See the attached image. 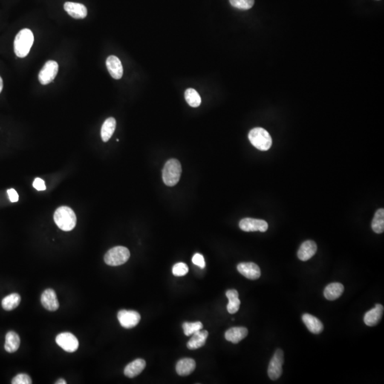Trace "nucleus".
Listing matches in <instances>:
<instances>
[{
    "mask_svg": "<svg viewBox=\"0 0 384 384\" xmlns=\"http://www.w3.org/2000/svg\"><path fill=\"white\" fill-rule=\"evenodd\" d=\"M34 37L32 31L24 29L18 32L14 42V50L17 57L24 58L30 53Z\"/></svg>",
    "mask_w": 384,
    "mask_h": 384,
    "instance_id": "1",
    "label": "nucleus"
},
{
    "mask_svg": "<svg viewBox=\"0 0 384 384\" xmlns=\"http://www.w3.org/2000/svg\"><path fill=\"white\" fill-rule=\"evenodd\" d=\"M53 219L58 227L64 232L73 230L77 221L74 212L68 206H61L56 209Z\"/></svg>",
    "mask_w": 384,
    "mask_h": 384,
    "instance_id": "2",
    "label": "nucleus"
},
{
    "mask_svg": "<svg viewBox=\"0 0 384 384\" xmlns=\"http://www.w3.org/2000/svg\"><path fill=\"white\" fill-rule=\"evenodd\" d=\"M181 174L180 162L175 159H171L166 162L162 169V180L167 186H173L180 181Z\"/></svg>",
    "mask_w": 384,
    "mask_h": 384,
    "instance_id": "3",
    "label": "nucleus"
},
{
    "mask_svg": "<svg viewBox=\"0 0 384 384\" xmlns=\"http://www.w3.org/2000/svg\"><path fill=\"white\" fill-rule=\"evenodd\" d=\"M249 138L252 145L261 151L268 150L273 143L268 132L262 128L252 129L249 133Z\"/></svg>",
    "mask_w": 384,
    "mask_h": 384,
    "instance_id": "4",
    "label": "nucleus"
},
{
    "mask_svg": "<svg viewBox=\"0 0 384 384\" xmlns=\"http://www.w3.org/2000/svg\"><path fill=\"white\" fill-rule=\"evenodd\" d=\"M130 250L124 246H116L110 249L104 257V261L108 266H119L129 260Z\"/></svg>",
    "mask_w": 384,
    "mask_h": 384,
    "instance_id": "5",
    "label": "nucleus"
},
{
    "mask_svg": "<svg viewBox=\"0 0 384 384\" xmlns=\"http://www.w3.org/2000/svg\"><path fill=\"white\" fill-rule=\"evenodd\" d=\"M283 363H284V354L282 350L278 349L270 360L267 369V374L271 380L275 381L281 377L283 373Z\"/></svg>",
    "mask_w": 384,
    "mask_h": 384,
    "instance_id": "6",
    "label": "nucleus"
},
{
    "mask_svg": "<svg viewBox=\"0 0 384 384\" xmlns=\"http://www.w3.org/2000/svg\"><path fill=\"white\" fill-rule=\"evenodd\" d=\"M59 71V64L55 61H48L44 64L39 74V81L42 85H48L54 80Z\"/></svg>",
    "mask_w": 384,
    "mask_h": 384,
    "instance_id": "7",
    "label": "nucleus"
},
{
    "mask_svg": "<svg viewBox=\"0 0 384 384\" xmlns=\"http://www.w3.org/2000/svg\"><path fill=\"white\" fill-rule=\"evenodd\" d=\"M56 342L61 348L67 352H75L79 348V340L76 336L70 333L59 334L56 336Z\"/></svg>",
    "mask_w": 384,
    "mask_h": 384,
    "instance_id": "8",
    "label": "nucleus"
},
{
    "mask_svg": "<svg viewBox=\"0 0 384 384\" xmlns=\"http://www.w3.org/2000/svg\"><path fill=\"white\" fill-rule=\"evenodd\" d=\"M117 319L122 327L125 329H131L138 324L141 317L137 312L122 310L117 313Z\"/></svg>",
    "mask_w": 384,
    "mask_h": 384,
    "instance_id": "9",
    "label": "nucleus"
},
{
    "mask_svg": "<svg viewBox=\"0 0 384 384\" xmlns=\"http://www.w3.org/2000/svg\"><path fill=\"white\" fill-rule=\"evenodd\" d=\"M239 227L243 232H266L268 229V224L264 220L245 218L239 223Z\"/></svg>",
    "mask_w": 384,
    "mask_h": 384,
    "instance_id": "10",
    "label": "nucleus"
},
{
    "mask_svg": "<svg viewBox=\"0 0 384 384\" xmlns=\"http://www.w3.org/2000/svg\"><path fill=\"white\" fill-rule=\"evenodd\" d=\"M237 270L241 275L249 280H257L261 277L259 266L254 263H241L237 266Z\"/></svg>",
    "mask_w": 384,
    "mask_h": 384,
    "instance_id": "11",
    "label": "nucleus"
},
{
    "mask_svg": "<svg viewBox=\"0 0 384 384\" xmlns=\"http://www.w3.org/2000/svg\"><path fill=\"white\" fill-rule=\"evenodd\" d=\"M41 302L43 307L49 311L54 312L59 309V302L54 290L47 289L44 290L41 297Z\"/></svg>",
    "mask_w": 384,
    "mask_h": 384,
    "instance_id": "12",
    "label": "nucleus"
},
{
    "mask_svg": "<svg viewBox=\"0 0 384 384\" xmlns=\"http://www.w3.org/2000/svg\"><path fill=\"white\" fill-rule=\"evenodd\" d=\"M64 7L66 12L74 19H84L88 15L86 7L80 3L67 1L64 4Z\"/></svg>",
    "mask_w": 384,
    "mask_h": 384,
    "instance_id": "13",
    "label": "nucleus"
},
{
    "mask_svg": "<svg viewBox=\"0 0 384 384\" xmlns=\"http://www.w3.org/2000/svg\"><path fill=\"white\" fill-rule=\"evenodd\" d=\"M107 68L114 79H121L123 75V68L121 61L116 56H110L106 60Z\"/></svg>",
    "mask_w": 384,
    "mask_h": 384,
    "instance_id": "14",
    "label": "nucleus"
},
{
    "mask_svg": "<svg viewBox=\"0 0 384 384\" xmlns=\"http://www.w3.org/2000/svg\"><path fill=\"white\" fill-rule=\"evenodd\" d=\"M384 313L383 305L377 304L372 310L367 312L364 317V323L368 327L377 325L382 319Z\"/></svg>",
    "mask_w": 384,
    "mask_h": 384,
    "instance_id": "15",
    "label": "nucleus"
},
{
    "mask_svg": "<svg viewBox=\"0 0 384 384\" xmlns=\"http://www.w3.org/2000/svg\"><path fill=\"white\" fill-rule=\"evenodd\" d=\"M317 250V246L315 241L310 240L304 241L298 250V258L302 261H308L315 255Z\"/></svg>",
    "mask_w": 384,
    "mask_h": 384,
    "instance_id": "16",
    "label": "nucleus"
},
{
    "mask_svg": "<svg viewBox=\"0 0 384 384\" xmlns=\"http://www.w3.org/2000/svg\"><path fill=\"white\" fill-rule=\"evenodd\" d=\"M249 331L246 327H232L225 333V338L229 342L234 344H238L246 337Z\"/></svg>",
    "mask_w": 384,
    "mask_h": 384,
    "instance_id": "17",
    "label": "nucleus"
},
{
    "mask_svg": "<svg viewBox=\"0 0 384 384\" xmlns=\"http://www.w3.org/2000/svg\"><path fill=\"white\" fill-rule=\"evenodd\" d=\"M146 367V362L144 359H137L128 364L124 369V374L128 378H134L141 374Z\"/></svg>",
    "mask_w": 384,
    "mask_h": 384,
    "instance_id": "18",
    "label": "nucleus"
},
{
    "mask_svg": "<svg viewBox=\"0 0 384 384\" xmlns=\"http://www.w3.org/2000/svg\"><path fill=\"white\" fill-rule=\"evenodd\" d=\"M196 368L195 361L190 358L180 359L176 366V371L180 376H185L192 374Z\"/></svg>",
    "mask_w": 384,
    "mask_h": 384,
    "instance_id": "19",
    "label": "nucleus"
},
{
    "mask_svg": "<svg viewBox=\"0 0 384 384\" xmlns=\"http://www.w3.org/2000/svg\"><path fill=\"white\" fill-rule=\"evenodd\" d=\"M302 321L312 333L319 334L323 331V324L313 315H310V314H304L302 316Z\"/></svg>",
    "mask_w": 384,
    "mask_h": 384,
    "instance_id": "20",
    "label": "nucleus"
},
{
    "mask_svg": "<svg viewBox=\"0 0 384 384\" xmlns=\"http://www.w3.org/2000/svg\"><path fill=\"white\" fill-rule=\"evenodd\" d=\"M209 336V333L206 330H200L197 333L192 334V337L188 342L187 348L189 350H194L201 348L206 344V339Z\"/></svg>",
    "mask_w": 384,
    "mask_h": 384,
    "instance_id": "21",
    "label": "nucleus"
},
{
    "mask_svg": "<svg viewBox=\"0 0 384 384\" xmlns=\"http://www.w3.org/2000/svg\"><path fill=\"white\" fill-rule=\"evenodd\" d=\"M344 290V285L341 283H331L324 289V295L328 301H335L342 295Z\"/></svg>",
    "mask_w": 384,
    "mask_h": 384,
    "instance_id": "22",
    "label": "nucleus"
},
{
    "mask_svg": "<svg viewBox=\"0 0 384 384\" xmlns=\"http://www.w3.org/2000/svg\"><path fill=\"white\" fill-rule=\"evenodd\" d=\"M20 338L15 332L10 331L6 334L4 349L8 353H15L19 350Z\"/></svg>",
    "mask_w": 384,
    "mask_h": 384,
    "instance_id": "23",
    "label": "nucleus"
},
{
    "mask_svg": "<svg viewBox=\"0 0 384 384\" xmlns=\"http://www.w3.org/2000/svg\"><path fill=\"white\" fill-rule=\"evenodd\" d=\"M226 297L229 299L227 310L230 314H235L239 310L241 301L238 298V293L235 290H229L226 291Z\"/></svg>",
    "mask_w": 384,
    "mask_h": 384,
    "instance_id": "24",
    "label": "nucleus"
},
{
    "mask_svg": "<svg viewBox=\"0 0 384 384\" xmlns=\"http://www.w3.org/2000/svg\"><path fill=\"white\" fill-rule=\"evenodd\" d=\"M116 128V120L113 117H109L102 124L101 137L102 141L108 142L113 136Z\"/></svg>",
    "mask_w": 384,
    "mask_h": 384,
    "instance_id": "25",
    "label": "nucleus"
},
{
    "mask_svg": "<svg viewBox=\"0 0 384 384\" xmlns=\"http://www.w3.org/2000/svg\"><path fill=\"white\" fill-rule=\"evenodd\" d=\"M21 302V297L19 294L12 293L4 298L1 301V306L4 310L11 311L17 308Z\"/></svg>",
    "mask_w": 384,
    "mask_h": 384,
    "instance_id": "26",
    "label": "nucleus"
},
{
    "mask_svg": "<svg viewBox=\"0 0 384 384\" xmlns=\"http://www.w3.org/2000/svg\"><path fill=\"white\" fill-rule=\"evenodd\" d=\"M371 227L376 234H382L384 231V210L379 209L375 213Z\"/></svg>",
    "mask_w": 384,
    "mask_h": 384,
    "instance_id": "27",
    "label": "nucleus"
},
{
    "mask_svg": "<svg viewBox=\"0 0 384 384\" xmlns=\"http://www.w3.org/2000/svg\"><path fill=\"white\" fill-rule=\"evenodd\" d=\"M185 100L193 108H197L201 105V99L198 92L193 88H188L184 93Z\"/></svg>",
    "mask_w": 384,
    "mask_h": 384,
    "instance_id": "28",
    "label": "nucleus"
},
{
    "mask_svg": "<svg viewBox=\"0 0 384 384\" xmlns=\"http://www.w3.org/2000/svg\"><path fill=\"white\" fill-rule=\"evenodd\" d=\"M184 333L186 336H191L194 333L202 330L203 324L201 322H184L182 325Z\"/></svg>",
    "mask_w": 384,
    "mask_h": 384,
    "instance_id": "29",
    "label": "nucleus"
},
{
    "mask_svg": "<svg viewBox=\"0 0 384 384\" xmlns=\"http://www.w3.org/2000/svg\"><path fill=\"white\" fill-rule=\"evenodd\" d=\"M231 4L238 10H247L253 7L254 0H229Z\"/></svg>",
    "mask_w": 384,
    "mask_h": 384,
    "instance_id": "30",
    "label": "nucleus"
},
{
    "mask_svg": "<svg viewBox=\"0 0 384 384\" xmlns=\"http://www.w3.org/2000/svg\"><path fill=\"white\" fill-rule=\"evenodd\" d=\"M189 272V267L184 263H178L174 265L172 268L173 275L180 277L186 275Z\"/></svg>",
    "mask_w": 384,
    "mask_h": 384,
    "instance_id": "31",
    "label": "nucleus"
},
{
    "mask_svg": "<svg viewBox=\"0 0 384 384\" xmlns=\"http://www.w3.org/2000/svg\"><path fill=\"white\" fill-rule=\"evenodd\" d=\"M12 384H32V379L29 375L20 374L17 375L12 382Z\"/></svg>",
    "mask_w": 384,
    "mask_h": 384,
    "instance_id": "32",
    "label": "nucleus"
},
{
    "mask_svg": "<svg viewBox=\"0 0 384 384\" xmlns=\"http://www.w3.org/2000/svg\"><path fill=\"white\" fill-rule=\"evenodd\" d=\"M192 262L196 266H199L201 268H204L206 263H205L204 258L201 254L196 253L193 256Z\"/></svg>",
    "mask_w": 384,
    "mask_h": 384,
    "instance_id": "33",
    "label": "nucleus"
},
{
    "mask_svg": "<svg viewBox=\"0 0 384 384\" xmlns=\"http://www.w3.org/2000/svg\"><path fill=\"white\" fill-rule=\"evenodd\" d=\"M33 186L38 191H44L46 189V185L44 180L40 178L35 179L33 181Z\"/></svg>",
    "mask_w": 384,
    "mask_h": 384,
    "instance_id": "34",
    "label": "nucleus"
},
{
    "mask_svg": "<svg viewBox=\"0 0 384 384\" xmlns=\"http://www.w3.org/2000/svg\"><path fill=\"white\" fill-rule=\"evenodd\" d=\"M7 194H8L9 197H10L11 202H17L19 200V195H18L17 192L15 189H9V190H7Z\"/></svg>",
    "mask_w": 384,
    "mask_h": 384,
    "instance_id": "35",
    "label": "nucleus"
},
{
    "mask_svg": "<svg viewBox=\"0 0 384 384\" xmlns=\"http://www.w3.org/2000/svg\"><path fill=\"white\" fill-rule=\"evenodd\" d=\"M56 384H67V382L64 379H60L56 382Z\"/></svg>",
    "mask_w": 384,
    "mask_h": 384,
    "instance_id": "36",
    "label": "nucleus"
},
{
    "mask_svg": "<svg viewBox=\"0 0 384 384\" xmlns=\"http://www.w3.org/2000/svg\"><path fill=\"white\" fill-rule=\"evenodd\" d=\"M3 90V80L1 79V76H0V93Z\"/></svg>",
    "mask_w": 384,
    "mask_h": 384,
    "instance_id": "37",
    "label": "nucleus"
}]
</instances>
